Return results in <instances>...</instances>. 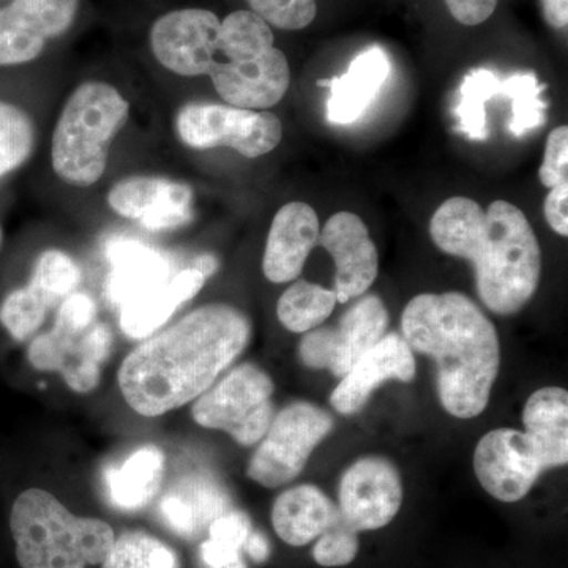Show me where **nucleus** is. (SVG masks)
<instances>
[{"label": "nucleus", "instance_id": "9d476101", "mask_svg": "<svg viewBox=\"0 0 568 568\" xmlns=\"http://www.w3.org/2000/svg\"><path fill=\"white\" fill-rule=\"evenodd\" d=\"M388 312L376 295H366L343 315L336 327L306 332L298 346L302 364L313 369H328L343 377L355 362L386 335Z\"/></svg>", "mask_w": 568, "mask_h": 568}, {"label": "nucleus", "instance_id": "4468645a", "mask_svg": "<svg viewBox=\"0 0 568 568\" xmlns=\"http://www.w3.org/2000/svg\"><path fill=\"white\" fill-rule=\"evenodd\" d=\"M339 514L354 530L384 528L403 503L402 478L387 459H358L339 481Z\"/></svg>", "mask_w": 568, "mask_h": 568}, {"label": "nucleus", "instance_id": "4c0bfd02", "mask_svg": "<svg viewBox=\"0 0 568 568\" xmlns=\"http://www.w3.org/2000/svg\"><path fill=\"white\" fill-rule=\"evenodd\" d=\"M252 530V519L245 511L230 510L216 518L207 532L209 540L242 551Z\"/></svg>", "mask_w": 568, "mask_h": 568}, {"label": "nucleus", "instance_id": "412c9836", "mask_svg": "<svg viewBox=\"0 0 568 568\" xmlns=\"http://www.w3.org/2000/svg\"><path fill=\"white\" fill-rule=\"evenodd\" d=\"M106 256L112 271L104 291L108 302L119 308L170 280L168 257L141 242L112 241L106 246Z\"/></svg>", "mask_w": 568, "mask_h": 568}, {"label": "nucleus", "instance_id": "79ce46f5", "mask_svg": "<svg viewBox=\"0 0 568 568\" xmlns=\"http://www.w3.org/2000/svg\"><path fill=\"white\" fill-rule=\"evenodd\" d=\"M545 18L552 28L562 29L567 26V0H541Z\"/></svg>", "mask_w": 568, "mask_h": 568}, {"label": "nucleus", "instance_id": "2eb2a0df", "mask_svg": "<svg viewBox=\"0 0 568 568\" xmlns=\"http://www.w3.org/2000/svg\"><path fill=\"white\" fill-rule=\"evenodd\" d=\"M194 193L186 183L156 175H133L111 186L106 203L122 219L152 233L173 231L193 220Z\"/></svg>", "mask_w": 568, "mask_h": 568}, {"label": "nucleus", "instance_id": "a18cd8bd", "mask_svg": "<svg viewBox=\"0 0 568 568\" xmlns=\"http://www.w3.org/2000/svg\"><path fill=\"white\" fill-rule=\"evenodd\" d=\"M2 237H3L2 227H0V245H2Z\"/></svg>", "mask_w": 568, "mask_h": 568}, {"label": "nucleus", "instance_id": "ea45409f", "mask_svg": "<svg viewBox=\"0 0 568 568\" xmlns=\"http://www.w3.org/2000/svg\"><path fill=\"white\" fill-rule=\"evenodd\" d=\"M567 205L568 182L549 190L547 201H545V216H547L549 226L564 237L568 235Z\"/></svg>", "mask_w": 568, "mask_h": 568}, {"label": "nucleus", "instance_id": "9b49d317", "mask_svg": "<svg viewBox=\"0 0 568 568\" xmlns=\"http://www.w3.org/2000/svg\"><path fill=\"white\" fill-rule=\"evenodd\" d=\"M474 470L489 496L518 503L528 496L547 465L528 433L500 428L487 433L477 444Z\"/></svg>", "mask_w": 568, "mask_h": 568}, {"label": "nucleus", "instance_id": "dca6fc26", "mask_svg": "<svg viewBox=\"0 0 568 568\" xmlns=\"http://www.w3.org/2000/svg\"><path fill=\"white\" fill-rule=\"evenodd\" d=\"M220 18L211 10L170 11L153 22L151 50L156 61L171 73L183 78L207 74Z\"/></svg>", "mask_w": 568, "mask_h": 568}, {"label": "nucleus", "instance_id": "37998d69", "mask_svg": "<svg viewBox=\"0 0 568 568\" xmlns=\"http://www.w3.org/2000/svg\"><path fill=\"white\" fill-rule=\"evenodd\" d=\"M244 549L254 562H265L271 556V545L264 534L253 532L246 538Z\"/></svg>", "mask_w": 568, "mask_h": 568}, {"label": "nucleus", "instance_id": "c03bdc74", "mask_svg": "<svg viewBox=\"0 0 568 568\" xmlns=\"http://www.w3.org/2000/svg\"><path fill=\"white\" fill-rule=\"evenodd\" d=\"M219 260H216L213 254H201L194 260L193 267L194 271L200 272L201 275L204 276L205 280L211 278L216 271H219Z\"/></svg>", "mask_w": 568, "mask_h": 568}, {"label": "nucleus", "instance_id": "1a4fd4ad", "mask_svg": "<svg viewBox=\"0 0 568 568\" xmlns=\"http://www.w3.org/2000/svg\"><path fill=\"white\" fill-rule=\"evenodd\" d=\"M334 428L328 413L310 403H293L276 414L246 474L265 488L290 484L304 470L313 450Z\"/></svg>", "mask_w": 568, "mask_h": 568}, {"label": "nucleus", "instance_id": "cd10ccee", "mask_svg": "<svg viewBox=\"0 0 568 568\" xmlns=\"http://www.w3.org/2000/svg\"><path fill=\"white\" fill-rule=\"evenodd\" d=\"M503 81L491 70L470 71L459 88L457 106L458 130L470 141H485L488 138L487 110L485 104L493 97L500 95Z\"/></svg>", "mask_w": 568, "mask_h": 568}, {"label": "nucleus", "instance_id": "7ed1b4c3", "mask_svg": "<svg viewBox=\"0 0 568 568\" xmlns=\"http://www.w3.org/2000/svg\"><path fill=\"white\" fill-rule=\"evenodd\" d=\"M402 328L410 349L435 358L444 409L480 416L500 365L499 338L484 312L465 294H420L403 312Z\"/></svg>", "mask_w": 568, "mask_h": 568}, {"label": "nucleus", "instance_id": "0eeeda50", "mask_svg": "<svg viewBox=\"0 0 568 568\" xmlns=\"http://www.w3.org/2000/svg\"><path fill=\"white\" fill-rule=\"evenodd\" d=\"M274 390L267 373L244 364L196 398L192 416L197 425L227 433L241 446H254L274 420Z\"/></svg>", "mask_w": 568, "mask_h": 568}, {"label": "nucleus", "instance_id": "b1692460", "mask_svg": "<svg viewBox=\"0 0 568 568\" xmlns=\"http://www.w3.org/2000/svg\"><path fill=\"white\" fill-rule=\"evenodd\" d=\"M205 278L194 268L168 280L162 286L133 298L121 308V328L133 339H145L171 320L185 302L203 290Z\"/></svg>", "mask_w": 568, "mask_h": 568}, {"label": "nucleus", "instance_id": "4be33fe9", "mask_svg": "<svg viewBox=\"0 0 568 568\" xmlns=\"http://www.w3.org/2000/svg\"><path fill=\"white\" fill-rule=\"evenodd\" d=\"M388 71L390 62L386 51L372 47L351 62L343 77L317 82L331 89V99L327 102L328 121L347 125L361 119L386 82Z\"/></svg>", "mask_w": 568, "mask_h": 568}, {"label": "nucleus", "instance_id": "c85d7f7f", "mask_svg": "<svg viewBox=\"0 0 568 568\" xmlns=\"http://www.w3.org/2000/svg\"><path fill=\"white\" fill-rule=\"evenodd\" d=\"M102 568H181L178 552L148 532L133 530L114 538Z\"/></svg>", "mask_w": 568, "mask_h": 568}, {"label": "nucleus", "instance_id": "72a5a7b5", "mask_svg": "<svg viewBox=\"0 0 568 568\" xmlns=\"http://www.w3.org/2000/svg\"><path fill=\"white\" fill-rule=\"evenodd\" d=\"M254 14L283 31H301L315 21L316 0H246Z\"/></svg>", "mask_w": 568, "mask_h": 568}, {"label": "nucleus", "instance_id": "a211bd4d", "mask_svg": "<svg viewBox=\"0 0 568 568\" xmlns=\"http://www.w3.org/2000/svg\"><path fill=\"white\" fill-rule=\"evenodd\" d=\"M416 376V358L402 335H384L366 351L336 386L332 406L343 416L358 413L369 396L386 381L410 383Z\"/></svg>", "mask_w": 568, "mask_h": 568}, {"label": "nucleus", "instance_id": "2f4dec72", "mask_svg": "<svg viewBox=\"0 0 568 568\" xmlns=\"http://www.w3.org/2000/svg\"><path fill=\"white\" fill-rule=\"evenodd\" d=\"M544 89L545 85L540 84L536 74L532 73H517L503 81L500 95L510 99L511 112H514L510 132L515 138H523L547 122V115H545L547 103L540 99Z\"/></svg>", "mask_w": 568, "mask_h": 568}, {"label": "nucleus", "instance_id": "6e6552de", "mask_svg": "<svg viewBox=\"0 0 568 568\" xmlns=\"http://www.w3.org/2000/svg\"><path fill=\"white\" fill-rule=\"evenodd\" d=\"M175 133L194 151L227 148L246 159L275 151L283 140L282 121L268 110L231 104L189 103L175 114Z\"/></svg>", "mask_w": 568, "mask_h": 568}, {"label": "nucleus", "instance_id": "a878e982", "mask_svg": "<svg viewBox=\"0 0 568 568\" xmlns=\"http://www.w3.org/2000/svg\"><path fill=\"white\" fill-rule=\"evenodd\" d=\"M525 432L532 437L547 469L568 462V394L559 387L534 392L523 413Z\"/></svg>", "mask_w": 568, "mask_h": 568}, {"label": "nucleus", "instance_id": "f257e3e1", "mask_svg": "<svg viewBox=\"0 0 568 568\" xmlns=\"http://www.w3.org/2000/svg\"><path fill=\"white\" fill-rule=\"evenodd\" d=\"M252 324L235 306H201L126 355L119 387L126 405L160 417L200 398L250 342Z\"/></svg>", "mask_w": 568, "mask_h": 568}, {"label": "nucleus", "instance_id": "20e7f679", "mask_svg": "<svg viewBox=\"0 0 568 568\" xmlns=\"http://www.w3.org/2000/svg\"><path fill=\"white\" fill-rule=\"evenodd\" d=\"M207 77L224 102L244 110H271L291 84L290 63L275 47L271 26L252 10L224 18Z\"/></svg>", "mask_w": 568, "mask_h": 568}, {"label": "nucleus", "instance_id": "473e14b6", "mask_svg": "<svg viewBox=\"0 0 568 568\" xmlns=\"http://www.w3.org/2000/svg\"><path fill=\"white\" fill-rule=\"evenodd\" d=\"M50 305L29 284L11 291L0 304V324L17 342H26L47 321Z\"/></svg>", "mask_w": 568, "mask_h": 568}, {"label": "nucleus", "instance_id": "f8f14e48", "mask_svg": "<svg viewBox=\"0 0 568 568\" xmlns=\"http://www.w3.org/2000/svg\"><path fill=\"white\" fill-rule=\"evenodd\" d=\"M112 332L95 323L81 334L52 328L32 339L28 349L31 365L40 372H59L71 390L88 394L102 377V365L110 358Z\"/></svg>", "mask_w": 568, "mask_h": 568}, {"label": "nucleus", "instance_id": "bb28decb", "mask_svg": "<svg viewBox=\"0 0 568 568\" xmlns=\"http://www.w3.org/2000/svg\"><path fill=\"white\" fill-rule=\"evenodd\" d=\"M335 304L334 291L298 280L280 297L276 315L287 331L293 334H306L320 327L332 315Z\"/></svg>", "mask_w": 568, "mask_h": 568}, {"label": "nucleus", "instance_id": "aec40b11", "mask_svg": "<svg viewBox=\"0 0 568 568\" xmlns=\"http://www.w3.org/2000/svg\"><path fill=\"white\" fill-rule=\"evenodd\" d=\"M320 241V219L312 205L293 201L275 213L267 235L263 272L268 282H293Z\"/></svg>", "mask_w": 568, "mask_h": 568}, {"label": "nucleus", "instance_id": "e433bc0d", "mask_svg": "<svg viewBox=\"0 0 568 568\" xmlns=\"http://www.w3.org/2000/svg\"><path fill=\"white\" fill-rule=\"evenodd\" d=\"M97 323V305L91 295L70 294L59 305L54 327L69 334H81Z\"/></svg>", "mask_w": 568, "mask_h": 568}, {"label": "nucleus", "instance_id": "6ab92c4d", "mask_svg": "<svg viewBox=\"0 0 568 568\" xmlns=\"http://www.w3.org/2000/svg\"><path fill=\"white\" fill-rule=\"evenodd\" d=\"M231 510V499L223 485L203 470L175 478L159 503L160 517L175 536L200 538L216 518Z\"/></svg>", "mask_w": 568, "mask_h": 568}, {"label": "nucleus", "instance_id": "5701e85b", "mask_svg": "<svg viewBox=\"0 0 568 568\" xmlns=\"http://www.w3.org/2000/svg\"><path fill=\"white\" fill-rule=\"evenodd\" d=\"M339 518L338 507L315 485H301L276 497L272 508L275 532L291 547H305Z\"/></svg>", "mask_w": 568, "mask_h": 568}, {"label": "nucleus", "instance_id": "a19ab883", "mask_svg": "<svg viewBox=\"0 0 568 568\" xmlns=\"http://www.w3.org/2000/svg\"><path fill=\"white\" fill-rule=\"evenodd\" d=\"M201 558L209 568H246L242 551L223 547L209 538L201 545Z\"/></svg>", "mask_w": 568, "mask_h": 568}, {"label": "nucleus", "instance_id": "f03ea898", "mask_svg": "<svg viewBox=\"0 0 568 568\" xmlns=\"http://www.w3.org/2000/svg\"><path fill=\"white\" fill-rule=\"evenodd\" d=\"M437 248L470 261L477 294L489 312L515 315L536 294L540 245L517 205L495 201L487 211L469 197H450L429 223Z\"/></svg>", "mask_w": 568, "mask_h": 568}, {"label": "nucleus", "instance_id": "f3484780", "mask_svg": "<svg viewBox=\"0 0 568 568\" xmlns=\"http://www.w3.org/2000/svg\"><path fill=\"white\" fill-rule=\"evenodd\" d=\"M317 244L324 246L335 261L336 302L347 304L373 286L379 257L361 216L353 212L335 213L324 224Z\"/></svg>", "mask_w": 568, "mask_h": 568}, {"label": "nucleus", "instance_id": "393cba45", "mask_svg": "<svg viewBox=\"0 0 568 568\" xmlns=\"http://www.w3.org/2000/svg\"><path fill=\"white\" fill-rule=\"evenodd\" d=\"M163 474V452L155 446H144L119 465L104 469V493L111 506L118 510H141L160 491Z\"/></svg>", "mask_w": 568, "mask_h": 568}, {"label": "nucleus", "instance_id": "c9c22d12", "mask_svg": "<svg viewBox=\"0 0 568 568\" xmlns=\"http://www.w3.org/2000/svg\"><path fill=\"white\" fill-rule=\"evenodd\" d=\"M538 178L547 189H555L560 183L568 182V129L566 125L558 126L549 133Z\"/></svg>", "mask_w": 568, "mask_h": 568}, {"label": "nucleus", "instance_id": "ddd939ff", "mask_svg": "<svg viewBox=\"0 0 568 568\" xmlns=\"http://www.w3.org/2000/svg\"><path fill=\"white\" fill-rule=\"evenodd\" d=\"M80 0H13L0 9V67L36 61L71 28Z\"/></svg>", "mask_w": 568, "mask_h": 568}, {"label": "nucleus", "instance_id": "423d86ee", "mask_svg": "<svg viewBox=\"0 0 568 568\" xmlns=\"http://www.w3.org/2000/svg\"><path fill=\"white\" fill-rule=\"evenodd\" d=\"M130 118V103L110 82L78 85L63 104L51 140V164L62 182L89 189L103 178L111 142Z\"/></svg>", "mask_w": 568, "mask_h": 568}, {"label": "nucleus", "instance_id": "7c9ffc66", "mask_svg": "<svg viewBox=\"0 0 568 568\" xmlns=\"http://www.w3.org/2000/svg\"><path fill=\"white\" fill-rule=\"evenodd\" d=\"M80 282V265L70 254L61 250H47L33 265L31 282L28 284L52 310L73 294Z\"/></svg>", "mask_w": 568, "mask_h": 568}, {"label": "nucleus", "instance_id": "39448f33", "mask_svg": "<svg viewBox=\"0 0 568 568\" xmlns=\"http://www.w3.org/2000/svg\"><path fill=\"white\" fill-rule=\"evenodd\" d=\"M11 536L22 568L99 566L114 544V530L99 518L77 517L47 489L22 491L11 507Z\"/></svg>", "mask_w": 568, "mask_h": 568}, {"label": "nucleus", "instance_id": "58836bf2", "mask_svg": "<svg viewBox=\"0 0 568 568\" xmlns=\"http://www.w3.org/2000/svg\"><path fill=\"white\" fill-rule=\"evenodd\" d=\"M452 17L465 26H478L491 18L497 0H444Z\"/></svg>", "mask_w": 568, "mask_h": 568}, {"label": "nucleus", "instance_id": "f704fd0d", "mask_svg": "<svg viewBox=\"0 0 568 568\" xmlns=\"http://www.w3.org/2000/svg\"><path fill=\"white\" fill-rule=\"evenodd\" d=\"M358 552L357 530L351 528L345 519H336L331 529L317 537L313 558L323 567H343L353 562Z\"/></svg>", "mask_w": 568, "mask_h": 568}, {"label": "nucleus", "instance_id": "c756f323", "mask_svg": "<svg viewBox=\"0 0 568 568\" xmlns=\"http://www.w3.org/2000/svg\"><path fill=\"white\" fill-rule=\"evenodd\" d=\"M36 148V125L28 111L0 100V179L20 170Z\"/></svg>", "mask_w": 568, "mask_h": 568}]
</instances>
